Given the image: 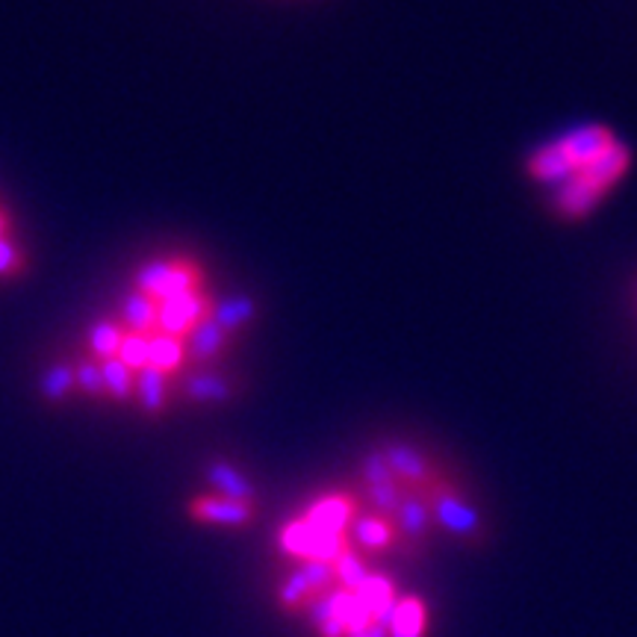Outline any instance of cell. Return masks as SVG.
Here are the masks:
<instances>
[{"label": "cell", "instance_id": "obj_1", "mask_svg": "<svg viewBox=\"0 0 637 637\" xmlns=\"http://www.w3.org/2000/svg\"><path fill=\"white\" fill-rule=\"evenodd\" d=\"M422 496H425V501H429L434 523L443 525L446 532L460 537V540H467V544L481 540L479 511H475L470 501L463 499L455 487H449L446 481L434 479L429 487L422 491Z\"/></svg>", "mask_w": 637, "mask_h": 637}, {"label": "cell", "instance_id": "obj_2", "mask_svg": "<svg viewBox=\"0 0 637 637\" xmlns=\"http://www.w3.org/2000/svg\"><path fill=\"white\" fill-rule=\"evenodd\" d=\"M348 540L340 534H328L314 528L310 523H304L302 517L293 520L281 532V549L293 558L302 561H324V564H334L340 552H343Z\"/></svg>", "mask_w": 637, "mask_h": 637}, {"label": "cell", "instance_id": "obj_3", "mask_svg": "<svg viewBox=\"0 0 637 637\" xmlns=\"http://www.w3.org/2000/svg\"><path fill=\"white\" fill-rule=\"evenodd\" d=\"M336 585V570L334 564H324V561H304L286 582L281 585V602L290 608L310 606L316 596L331 590Z\"/></svg>", "mask_w": 637, "mask_h": 637}, {"label": "cell", "instance_id": "obj_4", "mask_svg": "<svg viewBox=\"0 0 637 637\" xmlns=\"http://www.w3.org/2000/svg\"><path fill=\"white\" fill-rule=\"evenodd\" d=\"M381 455L387 458L390 470L396 475V481L405 487V491L422 493L429 487L431 481L437 479L434 470H431V460L410 443H387Z\"/></svg>", "mask_w": 637, "mask_h": 637}, {"label": "cell", "instance_id": "obj_5", "mask_svg": "<svg viewBox=\"0 0 637 637\" xmlns=\"http://www.w3.org/2000/svg\"><path fill=\"white\" fill-rule=\"evenodd\" d=\"M355 513L357 505L352 496H345V493H331V496H322V499H316L307 511H304V523H310L319 532L328 534H340L345 537V532L352 528L355 523Z\"/></svg>", "mask_w": 637, "mask_h": 637}, {"label": "cell", "instance_id": "obj_6", "mask_svg": "<svg viewBox=\"0 0 637 637\" xmlns=\"http://www.w3.org/2000/svg\"><path fill=\"white\" fill-rule=\"evenodd\" d=\"M207 310V302L204 295L195 290V293L178 295V298H168V302L157 304V324L163 334H189L195 324L201 322V316Z\"/></svg>", "mask_w": 637, "mask_h": 637}, {"label": "cell", "instance_id": "obj_7", "mask_svg": "<svg viewBox=\"0 0 637 637\" xmlns=\"http://www.w3.org/2000/svg\"><path fill=\"white\" fill-rule=\"evenodd\" d=\"M558 145L564 148V154L570 157L575 171H582V168L590 166L594 160L602 157L608 148L614 145V137H611V130H606V127L587 125L573 130V133H566Z\"/></svg>", "mask_w": 637, "mask_h": 637}, {"label": "cell", "instance_id": "obj_8", "mask_svg": "<svg viewBox=\"0 0 637 637\" xmlns=\"http://www.w3.org/2000/svg\"><path fill=\"white\" fill-rule=\"evenodd\" d=\"M352 544L357 549H364V552H390L393 546L402 540L398 537L396 523L384 517V513H364V517H355V523H352Z\"/></svg>", "mask_w": 637, "mask_h": 637}, {"label": "cell", "instance_id": "obj_9", "mask_svg": "<svg viewBox=\"0 0 637 637\" xmlns=\"http://www.w3.org/2000/svg\"><path fill=\"white\" fill-rule=\"evenodd\" d=\"M606 199L599 189H594L590 183H585V180L578 178H570L566 183H561V187L555 189L552 195V207L558 216H564V219H585V216H590L596 209V204Z\"/></svg>", "mask_w": 637, "mask_h": 637}, {"label": "cell", "instance_id": "obj_10", "mask_svg": "<svg viewBox=\"0 0 637 637\" xmlns=\"http://www.w3.org/2000/svg\"><path fill=\"white\" fill-rule=\"evenodd\" d=\"M393 523H396L398 537H402L405 544H422V540L429 537L431 523H434L425 496H422V493L405 491V499L398 505Z\"/></svg>", "mask_w": 637, "mask_h": 637}, {"label": "cell", "instance_id": "obj_11", "mask_svg": "<svg viewBox=\"0 0 637 637\" xmlns=\"http://www.w3.org/2000/svg\"><path fill=\"white\" fill-rule=\"evenodd\" d=\"M525 168H528V175H532L537 183H544V187L552 189H558L561 183H566V180L578 175L573 163H570V157L564 154V148L558 145V142L544 145L540 151H534L532 157H528V163H525Z\"/></svg>", "mask_w": 637, "mask_h": 637}, {"label": "cell", "instance_id": "obj_12", "mask_svg": "<svg viewBox=\"0 0 637 637\" xmlns=\"http://www.w3.org/2000/svg\"><path fill=\"white\" fill-rule=\"evenodd\" d=\"M390 637H425L429 635V606L417 594L398 596L387 616Z\"/></svg>", "mask_w": 637, "mask_h": 637}, {"label": "cell", "instance_id": "obj_13", "mask_svg": "<svg viewBox=\"0 0 637 637\" xmlns=\"http://www.w3.org/2000/svg\"><path fill=\"white\" fill-rule=\"evenodd\" d=\"M628 166H632V151H628L626 145L614 142V145L608 148L602 157L594 160L590 166L582 168V171H578V178L585 180V183H590L594 189H599V192L606 195L608 189H614L616 180L626 175Z\"/></svg>", "mask_w": 637, "mask_h": 637}, {"label": "cell", "instance_id": "obj_14", "mask_svg": "<svg viewBox=\"0 0 637 637\" xmlns=\"http://www.w3.org/2000/svg\"><path fill=\"white\" fill-rule=\"evenodd\" d=\"M192 513H195V520L201 523H216V525H245L251 520V513H254V505H245V501H233V499H199L192 501Z\"/></svg>", "mask_w": 637, "mask_h": 637}, {"label": "cell", "instance_id": "obj_15", "mask_svg": "<svg viewBox=\"0 0 637 637\" xmlns=\"http://www.w3.org/2000/svg\"><path fill=\"white\" fill-rule=\"evenodd\" d=\"M207 481L216 487V491L225 496V499L233 501H245V505H254V484H251L245 475H242L237 467H230L225 460H216V463H209L207 467Z\"/></svg>", "mask_w": 637, "mask_h": 637}, {"label": "cell", "instance_id": "obj_16", "mask_svg": "<svg viewBox=\"0 0 637 637\" xmlns=\"http://www.w3.org/2000/svg\"><path fill=\"white\" fill-rule=\"evenodd\" d=\"M199 281H201V275L192 263L175 260L166 278L157 283V290L151 293V298L160 304V302H168V298H178V295L195 293V290H199Z\"/></svg>", "mask_w": 637, "mask_h": 637}, {"label": "cell", "instance_id": "obj_17", "mask_svg": "<svg viewBox=\"0 0 637 637\" xmlns=\"http://www.w3.org/2000/svg\"><path fill=\"white\" fill-rule=\"evenodd\" d=\"M122 322L133 334H145L157 324V302L145 293H130L122 304Z\"/></svg>", "mask_w": 637, "mask_h": 637}, {"label": "cell", "instance_id": "obj_18", "mask_svg": "<svg viewBox=\"0 0 637 637\" xmlns=\"http://www.w3.org/2000/svg\"><path fill=\"white\" fill-rule=\"evenodd\" d=\"M228 345V331H221L213 319H201L192 331H189V355L192 360H209L216 357Z\"/></svg>", "mask_w": 637, "mask_h": 637}, {"label": "cell", "instance_id": "obj_19", "mask_svg": "<svg viewBox=\"0 0 637 637\" xmlns=\"http://www.w3.org/2000/svg\"><path fill=\"white\" fill-rule=\"evenodd\" d=\"M257 314V304L251 302L249 295H233V298H225L213 307L209 319L219 324L221 331H240L242 324H249Z\"/></svg>", "mask_w": 637, "mask_h": 637}, {"label": "cell", "instance_id": "obj_20", "mask_svg": "<svg viewBox=\"0 0 637 637\" xmlns=\"http://www.w3.org/2000/svg\"><path fill=\"white\" fill-rule=\"evenodd\" d=\"M183 364V345L180 336L175 334H151L148 336V366H154L160 372H175Z\"/></svg>", "mask_w": 637, "mask_h": 637}, {"label": "cell", "instance_id": "obj_21", "mask_svg": "<svg viewBox=\"0 0 637 637\" xmlns=\"http://www.w3.org/2000/svg\"><path fill=\"white\" fill-rule=\"evenodd\" d=\"M137 390H139V402H142V408L145 410L157 413V410L166 408V372H160V369H154V366L139 369Z\"/></svg>", "mask_w": 637, "mask_h": 637}, {"label": "cell", "instance_id": "obj_22", "mask_svg": "<svg viewBox=\"0 0 637 637\" xmlns=\"http://www.w3.org/2000/svg\"><path fill=\"white\" fill-rule=\"evenodd\" d=\"M187 396L195 398V402H228L233 396V387H230V381L225 375H192L187 381Z\"/></svg>", "mask_w": 637, "mask_h": 637}, {"label": "cell", "instance_id": "obj_23", "mask_svg": "<svg viewBox=\"0 0 637 637\" xmlns=\"http://www.w3.org/2000/svg\"><path fill=\"white\" fill-rule=\"evenodd\" d=\"M101 375H104V387L110 396H115L118 402H125L133 393V369H127L118 357H110V360H101Z\"/></svg>", "mask_w": 637, "mask_h": 637}, {"label": "cell", "instance_id": "obj_24", "mask_svg": "<svg viewBox=\"0 0 637 637\" xmlns=\"http://www.w3.org/2000/svg\"><path fill=\"white\" fill-rule=\"evenodd\" d=\"M125 340V324L118 322H98L92 324L89 331V345L92 352L101 360H110V357H118V345Z\"/></svg>", "mask_w": 637, "mask_h": 637}, {"label": "cell", "instance_id": "obj_25", "mask_svg": "<svg viewBox=\"0 0 637 637\" xmlns=\"http://www.w3.org/2000/svg\"><path fill=\"white\" fill-rule=\"evenodd\" d=\"M74 387H77V378H74V366L68 364L51 366L42 375V381H39V390H42V396L48 398V402H60V398L68 396Z\"/></svg>", "mask_w": 637, "mask_h": 637}, {"label": "cell", "instance_id": "obj_26", "mask_svg": "<svg viewBox=\"0 0 637 637\" xmlns=\"http://www.w3.org/2000/svg\"><path fill=\"white\" fill-rule=\"evenodd\" d=\"M118 360L127 366V369H145L148 366V336L133 334V331H125V340L118 345Z\"/></svg>", "mask_w": 637, "mask_h": 637}, {"label": "cell", "instance_id": "obj_27", "mask_svg": "<svg viewBox=\"0 0 637 637\" xmlns=\"http://www.w3.org/2000/svg\"><path fill=\"white\" fill-rule=\"evenodd\" d=\"M74 378H77V387L84 390V393H89V396H101V393H106L101 364H92V360L77 364L74 366Z\"/></svg>", "mask_w": 637, "mask_h": 637}, {"label": "cell", "instance_id": "obj_28", "mask_svg": "<svg viewBox=\"0 0 637 637\" xmlns=\"http://www.w3.org/2000/svg\"><path fill=\"white\" fill-rule=\"evenodd\" d=\"M171 263L175 260H151L145 263L142 269L137 272V290L139 293L151 295L154 290H157V283L163 281L168 275V269H171Z\"/></svg>", "mask_w": 637, "mask_h": 637}, {"label": "cell", "instance_id": "obj_29", "mask_svg": "<svg viewBox=\"0 0 637 637\" xmlns=\"http://www.w3.org/2000/svg\"><path fill=\"white\" fill-rule=\"evenodd\" d=\"M18 266H22V254H18V249H15L7 237H0V275L15 272Z\"/></svg>", "mask_w": 637, "mask_h": 637}, {"label": "cell", "instance_id": "obj_30", "mask_svg": "<svg viewBox=\"0 0 637 637\" xmlns=\"http://www.w3.org/2000/svg\"><path fill=\"white\" fill-rule=\"evenodd\" d=\"M348 637H390V635L384 623H372V626L360 628V632H355V635H348Z\"/></svg>", "mask_w": 637, "mask_h": 637}, {"label": "cell", "instance_id": "obj_31", "mask_svg": "<svg viewBox=\"0 0 637 637\" xmlns=\"http://www.w3.org/2000/svg\"><path fill=\"white\" fill-rule=\"evenodd\" d=\"M3 230H7V219L0 216V237H3Z\"/></svg>", "mask_w": 637, "mask_h": 637}]
</instances>
